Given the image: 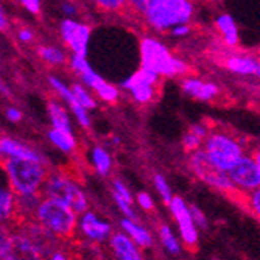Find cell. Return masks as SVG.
<instances>
[{"label": "cell", "instance_id": "cell-25", "mask_svg": "<svg viewBox=\"0 0 260 260\" xmlns=\"http://www.w3.org/2000/svg\"><path fill=\"white\" fill-rule=\"evenodd\" d=\"M39 55H41V58L45 62H49V64H61V62L66 61V53L61 49H58V47H53V45L41 47Z\"/></svg>", "mask_w": 260, "mask_h": 260}, {"label": "cell", "instance_id": "cell-8", "mask_svg": "<svg viewBox=\"0 0 260 260\" xmlns=\"http://www.w3.org/2000/svg\"><path fill=\"white\" fill-rule=\"evenodd\" d=\"M192 169L203 181H206L207 184L214 185L217 188H221V190H231L234 187L229 175L215 169L214 164L209 160L204 151L198 150L192 154Z\"/></svg>", "mask_w": 260, "mask_h": 260}, {"label": "cell", "instance_id": "cell-10", "mask_svg": "<svg viewBox=\"0 0 260 260\" xmlns=\"http://www.w3.org/2000/svg\"><path fill=\"white\" fill-rule=\"evenodd\" d=\"M61 35L77 56H87V45L90 39V28L87 25L78 23L72 19H66L61 23Z\"/></svg>", "mask_w": 260, "mask_h": 260}, {"label": "cell", "instance_id": "cell-12", "mask_svg": "<svg viewBox=\"0 0 260 260\" xmlns=\"http://www.w3.org/2000/svg\"><path fill=\"white\" fill-rule=\"evenodd\" d=\"M229 178L232 184L242 188H260V169L255 162V159L251 157H242L235 167L229 172Z\"/></svg>", "mask_w": 260, "mask_h": 260}, {"label": "cell", "instance_id": "cell-38", "mask_svg": "<svg viewBox=\"0 0 260 260\" xmlns=\"http://www.w3.org/2000/svg\"><path fill=\"white\" fill-rule=\"evenodd\" d=\"M99 5L103 8H108V10H114V8H120L123 4L120 2V0H100Z\"/></svg>", "mask_w": 260, "mask_h": 260}, {"label": "cell", "instance_id": "cell-2", "mask_svg": "<svg viewBox=\"0 0 260 260\" xmlns=\"http://www.w3.org/2000/svg\"><path fill=\"white\" fill-rule=\"evenodd\" d=\"M140 62L142 69L164 77H175L187 70V66L181 59L172 56L167 47L151 38H145L140 42Z\"/></svg>", "mask_w": 260, "mask_h": 260}, {"label": "cell", "instance_id": "cell-42", "mask_svg": "<svg viewBox=\"0 0 260 260\" xmlns=\"http://www.w3.org/2000/svg\"><path fill=\"white\" fill-rule=\"evenodd\" d=\"M62 11L66 14H77V8L72 4H62Z\"/></svg>", "mask_w": 260, "mask_h": 260}, {"label": "cell", "instance_id": "cell-37", "mask_svg": "<svg viewBox=\"0 0 260 260\" xmlns=\"http://www.w3.org/2000/svg\"><path fill=\"white\" fill-rule=\"evenodd\" d=\"M7 119L10 120V122H19L20 119H22V112L17 109V108H8L7 109Z\"/></svg>", "mask_w": 260, "mask_h": 260}, {"label": "cell", "instance_id": "cell-34", "mask_svg": "<svg viewBox=\"0 0 260 260\" xmlns=\"http://www.w3.org/2000/svg\"><path fill=\"white\" fill-rule=\"evenodd\" d=\"M137 203L142 206V209H147V210H151L153 209V200L148 193L145 192H140L137 195Z\"/></svg>", "mask_w": 260, "mask_h": 260}, {"label": "cell", "instance_id": "cell-33", "mask_svg": "<svg viewBox=\"0 0 260 260\" xmlns=\"http://www.w3.org/2000/svg\"><path fill=\"white\" fill-rule=\"evenodd\" d=\"M190 214H192L193 221H195L200 228H206V226H207V223H206V217L203 215V212H201L197 206H190Z\"/></svg>", "mask_w": 260, "mask_h": 260}, {"label": "cell", "instance_id": "cell-14", "mask_svg": "<svg viewBox=\"0 0 260 260\" xmlns=\"http://www.w3.org/2000/svg\"><path fill=\"white\" fill-rule=\"evenodd\" d=\"M49 81H50V84H52V87L58 92V95L70 106V109H72V112L75 114V117H77V120L81 123V126H84V128H89V125H90V122H89V115H87V111L78 103V100H77V97L74 95V92H72V87H67L61 80H58V78H55V77H50L49 78Z\"/></svg>", "mask_w": 260, "mask_h": 260}, {"label": "cell", "instance_id": "cell-17", "mask_svg": "<svg viewBox=\"0 0 260 260\" xmlns=\"http://www.w3.org/2000/svg\"><path fill=\"white\" fill-rule=\"evenodd\" d=\"M111 246L119 260H142L133 240L125 234H114L111 239Z\"/></svg>", "mask_w": 260, "mask_h": 260}, {"label": "cell", "instance_id": "cell-24", "mask_svg": "<svg viewBox=\"0 0 260 260\" xmlns=\"http://www.w3.org/2000/svg\"><path fill=\"white\" fill-rule=\"evenodd\" d=\"M92 160L95 169L100 175H108L109 169H111V156L102 148V147H95L92 151Z\"/></svg>", "mask_w": 260, "mask_h": 260}, {"label": "cell", "instance_id": "cell-39", "mask_svg": "<svg viewBox=\"0 0 260 260\" xmlns=\"http://www.w3.org/2000/svg\"><path fill=\"white\" fill-rule=\"evenodd\" d=\"M190 131H192L193 134H197L198 137H201V139H204V137H206V134H207V131H206V128H204L203 125H200V123H197V125H193V126L190 128Z\"/></svg>", "mask_w": 260, "mask_h": 260}, {"label": "cell", "instance_id": "cell-15", "mask_svg": "<svg viewBox=\"0 0 260 260\" xmlns=\"http://www.w3.org/2000/svg\"><path fill=\"white\" fill-rule=\"evenodd\" d=\"M80 228H81V232L92 242H103L111 234V226L106 221L100 220L93 212H86V214H83L80 220Z\"/></svg>", "mask_w": 260, "mask_h": 260}, {"label": "cell", "instance_id": "cell-35", "mask_svg": "<svg viewBox=\"0 0 260 260\" xmlns=\"http://www.w3.org/2000/svg\"><path fill=\"white\" fill-rule=\"evenodd\" d=\"M251 207L255 212V215L260 217V188L254 190L252 195H251Z\"/></svg>", "mask_w": 260, "mask_h": 260}, {"label": "cell", "instance_id": "cell-7", "mask_svg": "<svg viewBox=\"0 0 260 260\" xmlns=\"http://www.w3.org/2000/svg\"><path fill=\"white\" fill-rule=\"evenodd\" d=\"M0 257L2 260H41V254L23 234L2 235L0 242Z\"/></svg>", "mask_w": 260, "mask_h": 260}, {"label": "cell", "instance_id": "cell-32", "mask_svg": "<svg viewBox=\"0 0 260 260\" xmlns=\"http://www.w3.org/2000/svg\"><path fill=\"white\" fill-rule=\"evenodd\" d=\"M114 193L115 195H119V197H122L126 203H129V204H133V197H131V193H129V190L128 188L120 182V181H114Z\"/></svg>", "mask_w": 260, "mask_h": 260}, {"label": "cell", "instance_id": "cell-20", "mask_svg": "<svg viewBox=\"0 0 260 260\" xmlns=\"http://www.w3.org/2000/svg\"><path fill=\"white\" fill-rule=\"evenodd\" d=\"M122 228L125 229V232L128 234V237L131 240H134V243H137L139 246H144V248H148L151 246L153 240H151V235L148 234L147 229H144L142 226H139L136 221L133 220H122Z\"/></svg>", "mask_w": 260, "mask_h": 260}, {"label": "cell", "instance_id": "cell-1", "mask_svg": "<svg viewBox=\"0 0 260 260\" xmlns=\"http://www.w3.org/2000/svg\"><path fill=\"white\" fill-rule=\"evenodd\" d=\"M142 11L151 27L156 30H167L185 25V22L192 17L193 7L185 0H145Z\"/></svg>", "mask_w": 260, "mask_h": 260}, {"label": "cell", "instance_id": "cell-13", "mask_svg": "<svg viewBox=\"0 0 260 260\" xmlns=\"http://www.w3.org/2000/svg\"><path fill=\"white\" fill-rule=\"evenodd\" d=\"M70 66H72V69L75 70V72L80 75V78L83 80V83L89 87H92L93 90H95L99 95L100 93L109 86V83H106L95 70H93L89 62L86 61V58H81V56H77L74 55L72 59H70Z\"/></svg>", "mask_w": 260, "mask_h": 260}, {"label": "cell", "instance_id": "cell-11", "mask_svg": "<svg viewBox=\"0 0 260 260\" xmlns=\"http://www.w3.org/2000/svg\"><path fill=\"white\" fill-rule=\"evenodd\" d=\"M170 210H172L175 220L178 221L182 240L188 246H195L198 243V232H197L195 221H193L192 214H190V207L184 203L182 198L175 197L172 204H170Z\"/></svg>", "mask_w": 260, "mask_h": 260}, {"label": "cell", "instance_id": "cell-21", "mask_svg": "<svg viewBox=\"0 0 260 260\" xmlns=\"http://www.w3.org/2000/svg\"><path fill=\"white\" fill-rule=\"evenodd\" d=\"M49 115H50L52 123H53V129L72 134V126H70L69 115L59 103L49 102Z\"/></svg>", "mask_w": 260, "mask_h": 260}, {"label": "cell", "instance_id": "cell-16", "mask_svg": "<svg viewBox=\"0 0 260 260\" xmlns=\"http://www.w3.org/2000/svg\"><path fill=\"white\" fill-rule=\"evenodd\" d=\"M0 151H2L4 156H8V157L33 160V162H39L42 165H45V162H47L42 154H39L38 151L31 150L30 147L23 145L20 142L10 139V137H2V142H0Z\"/></svg>", "mask_w": 260, "mask_h": 260}, {"label": "cell", "instance_id": "cell-36", "mask_svg": "<svg viewBox=\"0 0 260 260\" xmlns=\"http://www.w3.org/2000/svg\"><path fill=\"white\" fill-rule=\"evenodd\" d=\"M22 5L25 7L30 13H39V10H41V2L39 0H23L22 2Z\"/></svg>", "mask_w": 260, "mask_h": 260}, {"label": "cell", "instance_id": "cell-23", "mask_svg": "<svg viewBox=\"0 0 260 260\" xmlns=\"http://www.w3.org/2000/svg\"><path fill=\"white\" fill-rule=\"evenodd\" d=\"M49 139L52 140V144L55 147H58L64 153H70V151H74V148H75V139H74L72 134H69V133L52 129L49 133Z\"/></svg>", "mask_w": 260, "mask_h": 260}, {"label": "cell", "instance_id": "cell-5", "mask_svg": "<svg viewBox=\"0 0 260 260\" xmlns=\"http://www.w3.org/2000/svg\"><path fill=\"white\" fill-rule=\"evenodd\" d=\"M206 156L214 164V167L223 173H229L242 156V148L234 139L224 134H212L206 140Z\"/></svg>", "mask_w": 260, "mask_h": 260}, {"label": "cell", "instance_id": "cell-43", "mask_svg": "<svg viewBox=\"0 0 260 260\" xmlns=\"http://www.w3.org/2000/svg\"><path fill=\"white\" fill-rule=\"evenodd\" d=\"M50 260H69L62 252H53L52 255H50Z\"/></svg>", "mask_w": 260, "mask_h": 260}, {"label": "cell", "instance_id": "cell-18", "mask_svg": "<svg viewBox=\"0 0 260 260\" xmlns=\"http://www.w3.org/2000/svg\"><path fill=\"white\" fill-rule=\"evenodd\" d=\"M182 90L188 95H192L198 100H210L218 93V87L214 83H204L200 80H184L181 83Z\"/></svg>", "mask_w": 260, "mask_h": 260}, {"label": "cell", "instance_id": "cell-45", "mask_svg": "<svg viewBox=\"0 0 260 260\" xmlns=\"http://www.w3.org/2000/svg\"><path fill=\"white\" fill-rule=\"evenodd\" d=\"M255 162H257L258 169H260V151H258V153H257V156H255Z\"/></svg>", "mask_w": 260, "mask_h": 260}, {"label": "cell", "instance_id": "cell-44", "mask_svg": "<svg viewBox=\"0 0 260 260\" xmlns=\"http://www.w3.org/2000/svg\"><path fill=\"white\" fill-rule=\"evenodd\" d=\"M0 27H2V30H5V27H7V19H5V13H4V10L0 11Z\"/></svg>", "mask_w": 260, "mask_h": 260}, {"label": "cell", "instance_id": "cell-26", "mask_svg": "<svg viewBox=\"0 0 260 260\" xmlns=\"http://www.w3.org/2000/svg\"><path fill=\"white\" fill-rule=\"evenodd\" d=\"M13 206H14L13 192L10 188L4 187L0 190V215H2V220H7L10 217V214L13 212Z\"/></svg>", "mask_w": 260, "mask_h": 260}, {"label": "cell", "instance_id": "cell-30", "mask_svg": "<svg viewBox=\"0 0 260 260\" xmlns=\"http://www.w3.org/2000/svg\"><path fill=\"white\" fill-rule=\"evenodd\" d=\"M201 140H203L201 137H198L192 131H188L182 139V145L187 151H198V148L201 145Z\"/></svg>", "mask_w": 260, "mask_h": 260}, {"label": "cell", "instance_id": "cell-22", "mask_svg": "<svg viewBox=\"0 0 260 260\" xmlns=\"http://www.w3.org/2000/svg\"><path fill=\"white\" fill-rule=\"evenodd\" d=\"M217 27L223 33L224 42L231 47H234L239 42V35H237V27H235V22L229 14H221L217 17Z\"/></svg>", "mask_w": 260, "mask_h": 260}, {"label": "cell", "instance_id": "cell-28", "mask_svg": "<svg viewBox=\"0 0 260 260\" xmlns=\"http://www.w3.org/2000/svg\"><path fill=\"white\" fill-rule=\"evenodd\" d=\"M72 92H74V95L77 97L78 103H80L86 111L93 109V108L97 106L95 102H93V99L90 97V93L86 90L84 86H81V84H74V86H72Z\"/></svg>", "mask_w": 260, "mask_h": 260}, {"label": "cell", "instance_id": "cell-31", "mask_svg": "<svg viewBox=\"0 0 260 260\" xmlns=\"http://www.w3.org/2000/svg\"><path fill=\"white\" fill-rule=\"evenodd\" d=\"M114 200H115V203H117V206H119V209L123 212L125 214V217L128 218V220H136V214H134V210L131 209V204L129 203H126L122 197H119V195H115L114 193Z\"/></svg>", "mask_w": 260, "mask_h": 260}, {"label": "cell", "instance_id": "cell-29", "mask_svg": "<svg viewBox=\"0 0 260 260\" xmlns=\"http://www.w3.org/2000/svg\"><path fill=\"white\" fill-rule=\"evenodd\" d=\"M154 184H156V190L159 192V195L162 197V200L170 206L175 197H172L170 185L167 184V181H165V178H164V176H160V175H156V176H154Z\"/></svg>", "mask_w": 260, "mask_h": 260}, {"label": "cell", "instance_id": "cell-4", "mask_svg": "<svg viewBox=\"0 0 260 260\" xmlns=\"http://www.w3.org/2000/svg\"><path fill=\"white\" fill-rule=\"evenodd\" d=\"M36 215L41 226L50 231L53 235H59V237L72 235L77 226L75 212L56 200H44L36 212Z\"/></svg>", "mask_w": 260, "mask_h": 260}, {"label": "cell", "instance_id": "cell-27", "mask_svg": "<svg viewBox=\"0 0 260 260\" xmlns=\"http://www.w3.org/2000/svg\"><path fill=\"white\" fill-rule=\"evenodd\" d=\"M159 234H160V240H162V243L165 245V248H167V249H169L170 252H173V254H178L179 249H181V246H179L176 237L172 234L170 228H169L167 224H162L160 229H159Z\"/></svg>", "mask_w": 260, "mask_h": 260}, {"label": "cell", "instance_id": "cell-9", "mask_svg": "<svg viewBox=\"0 0 260 260\" xmlns=\"http://www.w3.org/2000/svg\"><path fill=\"white\" fill-rule=\"evenodd\" d=\"M157 74L140 67L136 74L122 81V86L133 93V97L139 103H147L154 95V84L157 83Z\"/></svg>", "mask_w": 260, "mask_h": 260}, {"label": "cell", "instance_id": "cell-3", "mask_svg": "<svg viewBox=\"0 0 260 260\" xmlns=\"http://www.w3.org/2000/svg\"><path fill=\"white\" fill-rule=\"evenodd\" d=\"M5 170L13 190L17 195H33L45 181V169L39 162L8 157L5 160Z\"/></svg>", "mask_w": 260, "mask_h": 260}, {"label": "cell", "instance_id": "cell-19", "mask_svg": "<svg viewBox=\"0 0 260 260\" xmlns=\"http://www.w3.org/2000/svg\"><path fill=\"white\" fill-rule=\"evenodd\" d=\"M228 69L240 75L260 77V62L249 56H231L228 59Z\"/></svg>", "mask_w": 260, "mask_h": 260}, {"label": "cell", "instance_id": "cell-6", "mask_svg": "<svg viewBox=\"0 0 260 260\" xmlns=\"http://www.w3.org/2000/svg\"><path fill=\"white\" fill-rule=\"evenodd\" d=\"M44 192L47 193V198L56 200L69 206L75 214H84L87 209L86 195L74 181H70L66 176L52 175L44 184Z\"/></svg>", "mask_w": 260, "mask_h": 260}, {"label": "cell", "instance_id": "cell-40", "mask_svg": "<svg viewBox=\"0 0 260 260\" xmlns=\"http://www.w3.org/2000/svg\"><path fill=\"white\" fill-rule=\"evenodd\" d=\"M188 31H190V28H188L187 25H178L172 30V35L173 36H185Z\"/></svg>", "mask_w": 260, "mask_h": 260}, {"label": "cell", "instance_id": "cell-41", "mask_svg": "<svg viewBox=\"0 0 260 260\" xmlns=\"http://www.w3.org/2000/svg\"><path fill=\"white\" fill-rule=\"evenodd\" d=\"M19 39L23 41V42H30L33 39V35H31L30 30H20L19 31Z\"/></svg>", "mask_w": 260, "mask_h": 260}]
</instances>
